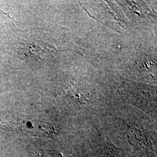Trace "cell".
Masks as SVG:
<instances>
[{
  "label": "cell",
  "mask_w": 157,
  "mask_h": 157,
  "mask_svg": "<svg viewBox=\"0 0 157 157\" xmlns=\"http://www.w3.org/2000/svg\"><path fill=\"white\" fill-rule=\"evenodd\" d=\"M64 91L65 94H67L68 97H72L74 99L78 98L80 102H84V101L86 102V101H88L86 97V94L84 92H83V91L77 89L76 87H69Z\"/></svg>",
  "instance_id": "cell-3"
},
{
  "label": "cell",
  "mask_w": 157,
  "mask_h": 157,
  "mask_svg": "<svg viewBox=\"0 0 157 157\" xmlns=\"http://www.w3.org/2000/svg\"><path fill=\"white\" fill-rule=\"evenodd\" d=\"M41 39L40 37L34 36L21 37L13 44V50L23 60L28 61L43 59L50 50L45 46L46 42Z\"/></svg>",
  "instance_id": "cell-2"
},
{
  "label": "cell",
  "mask_w": 157,
  "mask_h": 157,
  "mask_svg": "<svg viewBox=\"0 0 157 157\" xmlns=\"http://www.w3.org/2000/svg\"><path fill=\"white\" fill-rule=\"evenodd\" d=\"M0 128L10 132L39 137H49L56 133L52 124L25 116L1 119Z\"/></svg>",
  "instance_id": "cell-1"
}]
</instances>
